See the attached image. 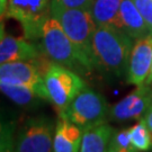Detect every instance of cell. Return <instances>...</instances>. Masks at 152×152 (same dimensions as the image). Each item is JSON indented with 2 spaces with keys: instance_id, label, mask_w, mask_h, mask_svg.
I'll use <instances>...</instances> for the list:
<instances>
[{
  "instance_id": "cell-25",
  "label": "cell",
  "mask_w": 152,
  "mask_h": 152,
  "mask_svg": "<svg viewBox=\"0 0 152 152\" xmlns=\"http://www.w3.org/2000/svg\"><path fill=\"white\" fill-rule=\"evenodd\" d=\"M6 36L5 34V24L4 23H0V41Z\"/></svg>"
},
{
  "instance_id": "cell-24",
  "label": "cell",
  "mask_w": 152,
  "mask_h": 152,
  "mask_svg": "<svg viewBox=\"0 0 152 152\" xmlns=\"http://www.w3.org/2000/svg\"><path fill=\"white\" fill-rule=\"evenodd\" d=\"M152 83V63H151V68H150V71H149V75L147 77V80L144 82V85H147V86H150Z\"/></svg>"
},
{
  "instance_id": "cell-4",
  "label": "cell",
  "mask_w": 152,
  "mask_h": 152,
  "mask_svg": "<svg viewBox=\"0 0 152 152\" xmlns=\"http://www.w3.org/2000/svg\"><path fill=\"white\" fill-rule=\"evenodd\" d=\"M41 39L44 52L52 61L73 71L89 72L76 45L68 37L58 20L51 15L43 24Z\"/></svg>"
},
{
  "instance_id": "cell-7",
  "label": "cell",
  "mask_w": 152,
  "mask_h": 152,
  "mask_svg": "<svg viewBox=\"0 0 152 152\" xmlns=\"http://www.w3.org/2000/svg\"><path fill=\"white\" fill-rule=\"evenodd\" d=\"M54 131V123L48 116H36L28 118L15 136L14 151H53Z\"/></svg>"
},
{
  "instance_id": "cell-2",
  "label": "cell",
  "mask_w": 152,
  "mask_h": 152,
  "mask_svg": "<svg viewBox=\"0 0 152 152\" xmlns=\"http://www.w3.org/2000/svg\"><path fill=\"white\" fill-rule=\"evenodd\" d=\"M50 15L54 17L68 37L80 52L87 70L90 72L96 65L92 54V35L97 28L89 9L68 8L55 0H51Z\"/></svg>"
},
{
  "instance_id": "cell-19",
  "label": "cell",
  "mask_w": 152,
  "mask_h": 152,
  "mask_svg": "<svg viewBox=\"0 0 152 152\" xmlns=\"http://www.w3.org/2000/svg\"><path fill=\"white\" fill-rule=\"evenodd\" d=\"M15 126L9 121L0 117V152L14 151Z\"/></svg>"
},
{
  "instance_id": "cell-16",
  "label": "cell",
  "mask_w": 152,
  "mask_h": 152,
  "mask_svg": "<svg viewBox=\"0 0 152 152\" xmlns=\"http://www.w3.org/2000/svg\"><path fill=\"white\" fill-rule=\"evenodd\" d=\"M0 92L9 98L12 103L26 108L36 106L39 100H43V98L38 95L35 89L28 86L0 83Z\"/></svg>"
},
{
  "instance_id": "cell-21",
  "label": "cell",
  "mask_w": 152,
  "mask_h": 152,
  "mask_svg": "<svg viewBox=\"0 0 152 152\" xmlns=\"http://www.w3.org/2000/svg\"><path fill=\"white\" fill-rule=\"evenodd\" d=\"M59 4L68 8H77V9H89L92 0H55Z\"/></svg>"
},
{
  "instance_id": "cell-6",
  "label": "cell",
  "mask_w": 152,
  "mask_h": 152,
  "mask_svg": "<svg viewBox=\"0 0 152 152\" xmlns=\"http://www.w3.org/2000/svg\"><path fill=\"white\" fill-rule=\"evenodd\" d=\"M50 0H8L6 17L22 25L25 38L38 39L44 22L50 16Z\"/></svg>"
},
{
  "instance_id": "cell-10",
  "label": "cell",
  "mask_w": 152,
  "mask_h": 152,
  "mask_svg": "<svg viewBox=\"0 0 152 152\" xmlns=\"http://www.w3.org/2000/svg\"><path fill=\"white\" fill-rule=\"evenodd\" d=\"M151 63L152 33H149L147 36L136 39L135 43L133 44L126 73V81L136 87L144 85Z\"/></svg>"
},
{
  "instance_id": "cell-11",
  "label": "cell",
  "mask_w": 152,
  "mask_h": 152,
  "mask_svg": "<svg viewBox=\"0 0 152 152\" xmlns=\"http://www.w3.org/2000/svg\"><path fill=\"white\" fill-rule=\"evenodd\" d=\"M38 56V46L26 39L5 36L0 41V64L12 61H34Z\"/></svg>"
},
{
  "instance_id": "cell-17",
  "label": "cell",
  "mask_w": 152,
  "mask_h": 152,
  "mask_svg": "<svg viewBox=\"0 0 152 152\" xmlns=\"http://www.w3.org/2000/svg\"><path fill=\"white\" fill-rule=\"evenodd\" d=\"M130 137L134 151H148L151 149V137L143 118L130 127Z\"/></svg>"
},
{
  "instance_id": "cell-5",
  "label": "cell",
  "mask_w": 152,
  "mask_h": 152,
  "mask_svg": "<svg viewBox=\"0 0 152 152\" xmlns=\"http://www.w3.org/2000/svg\"><path fill=\"white\" fill-rule=\"evenodd\" d=\"M108 112L109 106L103 95L86 87L77 95L62 115L85 131L105 123L108 118Z\"/></svg>"
},
{
  "instance_id": "cell-12",
  "label": "cell",
  "mask_w": 152,
  "mask_h": 152,
  "mask_svg": "<svg viewBox=\"0 0 152 152\" xmlns=\"http://www.w3.org/2000/svg\"><path fill=\"white\" fill-rule=\"evenodd\" d=\"M83 131L68 120L64 115H59L53 137V151L77 152L80 151Z\"/></svg>"
},
{
  "instance_id": "cell-14",
  "label": "cell",
  "mask_w": 152,
  "mask_h": 152,
  "mask_svg": "<svg viewBox=\"0 0 152 152\" xmlns=\"http://www.w3.org/2000/svg\"><path fill=\"white\" fill-rule=\"evenodd\" d=\"M115 130L110 125L102 123L89 127L82 132L80 145L81 152H104L108 151L109 141Z\"/></svg>"
},
{
  "instance_id": "cell-20",
  "label": "cell",
  "mask_w": 152,
  "mask_h": 152,
  "mask_svg": "<svg viewBox=\"0 0 152 152\" xmlns=\"http://www.w3.org/2000/svg\"><path fill=\"white\" fill-rule=\"evenodd\" d=\"M147 24L149 32L152 33V0H133Z\"/></svg>"
},
{
  "instance_id": "cell-9",
  "label": "cell",
  "mask_w": 152,
  "mask_h": 152,
  "mask_svg": "<svg viewBox=\"0 0 152 152\" xmlns=\"http://www.w3.org/2000/svg\"><path fill=\"white\" fill-rule=\"evenodd\" d=\"M152 107L151 87L137 86L135 90L109 107L108 118L112 122L123 123L142 120Z\"/></svg>"
},
{
  "instance_id": "cell-15",
  "label": "cell",
  "mask_w": 152,
  "mask_h": 152,
  "mask_svg": "<svg viewBox=\"0 0 152 152\" xmlns=\"http://www.w3.org/2000/svg\"><path fill=\"white\" fill-rule=\"evenodd\" d=\"M122 0H92L89 11L98 26H117Z\"/></svg>"
},
{
  "instance_id": "cell-23",
  "label": "cell",
  "mask_w": 152,
  "mask_h": 152,
  "mask_svg": "<svg viewBox=\"0 0 152 152\" xmlns=\"http://www.w3.org/2000/svg\"><path fill=\"white\" fill-rule=\"evenodd\" d=\"M7 7H8V0H0V17L6 15Z\"/></svg>"
},
{
  "instance_id": "cell-1",
  "label": "cell",
  "mask_w": 152,
  "mask_h": 152,
  "mask_svg": "<svg viewBox=\"0 0 152 152\" xmlns=\"http://www.w3.org/2000/svg\"><path fill=\"white\" fill-rule=\"evenodd\" d=\"M133 38L115 26H98L91 46L96 68L116 77L126 76Z\"/></svg>"
},
{
  "instance_id": "cell-13",
  "label": "cell",
  "mask_w": 152,
  "mask_h": 152,
  "mask_svg": "<svg viewBox=\"0 0 152 152\" xmlns=\"http://www.w3.org/2000/svg\"><path fill=\"white\" fill-rule=\"evenodd\" d=\"M116 27L122 29L135 41L147 36L150 33L144 18L133 0H122Z\"/></svg>"
},
{
  "instance_id": "cell-18",
  "label": "cell",
  "mask_w": 152,
  "mask_h": 152,
  "mask_svg": "<svg viewBox=\"0 0 152 152\" xmlns=\"http://www.w3.org/2000/svg\"><path fill=\"white\" fill-rule=\"evenodd\" d=\"M108 151L110 152H133V147L131 143L130 129H123L115 131L109 141Z\"/></svg>"
},
{
  "instance_id": "cell-3",
  "label": "cell",
  "mask_w": 152,
  "mask_h": 152,
  "mask_svg": "<svg viewBox=\"0 0 152 152\" xmlns=\"http://www.w3.org/2000/svg\"><path fill=\"white\" fill-rule=\"evenodd\" d=\"M43 76L49 102L53 104L59 115L64 114L77 95L87 87L76 71L54 61L48 64Z\"/></svg>"
},
{
  "instance_id": "cell-8",
  "label": "cell",
  "mask_w": 152,
  "mask_h": 152,
  "mask_svg": "<svg viewBox=\"0 0 152 152\" xmlns=\"http://www.w3.org/2000/svg\"><path fill=\"white\" fill-rule=\"evenodd\" d=\"M0 83L28 86L43 99L49 100L43 73L33 61H12L0 64Z\"/></svg>"
},
{
  "instance_id": "cell-26",
  "label": "cell",
  "mask_w": 152,
  "mask_h": 152,
  "mask_svg": "<svg viewBox=\"0 0 152 152\" xmlns=\"http://www.w3.org/2000/svg\"><path fill=\"white\" fill-rule=\"evenodd\" d=\"M151 97H152V88H151Z\"/></svg>"
},
{
  "instance_id": "cell-22",
  "label": "cell",
  "mask_w": 152,
  "mask_h": 152,
  "mask_svg": "<svg viewBox=\"0 0 152 152\" xmlns=\"http://www.w3.org/2000/svg\"><path fill=\"white\" fill-rule=\"evenodd\" d=\"M143 121L145 122V124L148 126V130H149V133H150V137H151V148H152V107L145 114V116L143 117Z\"/></svg>"
}]
</instances>
